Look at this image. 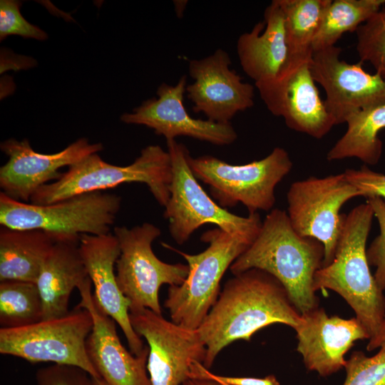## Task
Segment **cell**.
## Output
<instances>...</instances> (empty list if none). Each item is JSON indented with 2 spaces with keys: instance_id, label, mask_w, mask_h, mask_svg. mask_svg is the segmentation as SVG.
I'll return each instance as SVG.
<instances>
[{
  "instance_id": "1",
  "label": "cell",
  "mask_w": 385,
  "mask_h": 385,
  "mask_svg": "<svg viewBox=\"0 0 385 385\" xmlns=\"http://www.w3.org/2000/svg\"><path fill=\"white\" fill-rule=\"evenodd\" d=\"M299 318L274 277L258 269L235 274L197 329L206 347L203 366L210 368L218 354L236 340L250 342L255 332L274 324L294 329Z\"/></svg>"
},
{
  "instance_id": "2",
  "label": "cell",
  "mask_w": 385,
  "mask_h": 385,
  "mask_svg": "<svg viewBox=\"0 0 385 385\" xmlns=\"http://www.w3.org/2000/svg\"><path fill=\"white\" fill-rule=\"evenodd\" d=\"M324 247L293 229L286 211L273 209L251 245L231 265L233 275L258 269L274 277L299 314L317 307L314 277L322 267Z\"/></svg>"
},
{
  "instance_id": "3",
  "label": "cell",
  "mask_w": 385,
  "mask_h": 385,
  "mask_svg": "<svg viewBox=\"0 0 385 385\" xmlns=\"http://www.w3.org/2000/svg\"><path fill=\"white\" fill-rule=\"evenodd\" d=\"M374 217L366 202L344 215L334 259L316 272L313 283L315 292L328 289L344 299L369 339L377 334L385 316V297L371 273L366 256Z\"/></svg>"
},
{
  "instance_id": "4",
  "label": "cell",
  "mask_w": 385,
  "mask_h": 385,
  "mask_svg": "<svg viewBox=\"0 0 385 385\" xmlns=\"http://www.w3.org/2000/svg\"><path fill=\"white\" fill-rule=\"evenodd\" d=\"M173 168L169 153L160 145L144 148L130 165L118 166L93 153L68 167L61 178L46 184L31 196L30 202L45 205L71 197L103 191L126 183L145 184L155 200L165 206L170 198Z\"/></svg>"
},
{
  "instance_id": "5",
  "label": "cell",
  "mask_w": 385,
  "mask_h": 385,
  "mask_svg": "<svg viewBox=\"0 0 385 385\" xmlns=\"http://www.w3.org/2000/svg\"><path fill=\"white\" fill-rule=\"evenodd\" d=\"M200 239L209 245L195 255L163 245L183 256L189 267L185 282L169 287L164 306L172 322L192 329L200 327L216 302L226 270L256 238L215 227L204 232Z\"/></svg>"
},
{
  "instance_id": "6",
  "label": "cell",
  "mask_w": 385,
  "mask_h": 385,
  "mask_svg": "<svg viewBox=\"0 0 385 385\" xmlns=\"http://www.w3.org/2000/svg\"><path fill=\"white\" fill-rule=\"evenodd\" d=\"M122 198L95 191L49 205L20 202L0 192V224L12 229H40L57 237L110 233Z\"/></svg>"
},
{
  "instance_id": "7",
  "label": "cell",
  "mask_w": 385,
  "mask_h": 385,
  "mask_svg": "<svg viewBox=\"0 0 385 385\" xmlns=\"http://www.w3.org/2000/svg\"><path fill=\"white\" fill-rule=\"evenodd\" d=\"M171 158L173 179L170 198L163 216L169 232L178 245L187 242L202 225L212 223L229 232L256 238L262 221L258 212L241 217L216 203L202 189L188 163L187 147L175 140L167 141Z\"/></svg>"
},
{
  "instance_id": "8",
  "label": "cell",
  "mask_w": 385,
  "mask_h": 385,
  "mask_svg": "<svg viewBox=\"0 0 385 385\" xmlns=\"http://www.w3.org/2000/svg\"><path fill=\"white\" fill-rule=\"evenodd\" d=\"M188 163L195 177L209 185L211 195L221 207L242 203L249 214L273 207L274 189L292 168L289 153L280 147L260 160L244 165L229 164L212 155H189Z\"/></svg>"
},
{
  "instance_id": "9",
  "label": "cell",
  "mask_w": 385,
  "mask_h": 385,
  "mask_svg": "<svg viewBox=\"0 0 385 385\" xmlns=\"http://www.w3.org/2000/svg\"><path fill=\"white\" fill-rule=\"evenodd\" d=\"M93 325L90 312L77 305L59 318L24 327L1 328L0 353L31 363L75 366L92 378H101L86 351V340Z\"/></svg>"
},
{
  "instance_id": "10",
  "label": "cell",
  "mask_w": 385,
  "mask_h": 385,
  "mask_svg": "<svg viewBox=\"0 0 385 385\" xmlns=\"http://www.w3.org/2000/svg\"><path fill=\"white\" fill-rule=\"evenodd\" d=\"M161 234L160 228L149 222L128 228L115 226L120 253L116 261V280L123 294L130 300V309L148 308L161 314L160 287L179 286L187 278L188 265L169 264L158 259L152 248Z\"/></svg>"
},
{
  "instance_id": "11",
  "label": "cell",
  "mask_w": 385,
  "mask_h": 385,
  "mask_svg": "<svg viewBox=\"0 0 385 385\" xmlns=\"http://www.w3.org/2000/svg\"><path fill=\"white\" fill-rule=\"evenodd\" d=\"M358 196L361 192L344 173L324 178L312 176L290 185L287 194L289 222L297 234L322 244V267L334 257L344 217L340 209Z\"/></svg>"
},
{
  "instance_id": "12",
  "label": "cell",
  "mask_w": 385,
  "mask_h": 385,
  "mask_svg": "<svg viewBox=\"0 0 385 385\" xmlns=\"http://www.w3.org/2000/svg\"><path fill=\"white\" fill-rule=\"evenodd\" d=\"M134 331L149 346L147 369L152 385H181L193 361L203 364L206 347L196 329L168 321L150 309H130Z\"/></svg>"
},
{
  "instance_id": "13",
  "label": "cell",
  "mask_w": 385,
  "mask_h": 385,
  "mask_svg": "<svg viewBox=\"0 0 385 385\" xmlns=\"http://www.w3.org/2000/svg\"><path fill=\"white\" fill-rule=\"evenodd\" d=\"M312 54L291 55L277 80L257 88L270 112L282 117L288 128L321 139L335 123L312 77Z\"/></svg>"
},
{
  "instance_id": "14",
  "label": "cell",
  "mask_w": 385,
  "mask_h": 385,
  "mask_svg": "<svg viewBox=\"0 0 385 385\" xmlns=\"http://www.w3.org/2000/svg\"><path fill=\"white\" fill-rule=\"evenodd\" d=\"M342 48L333 46L312 51L310 69L315 82L326 93L324 101L335 125L344 123L353 114L385 103V78L370 74L361 63L340 59Z\"/></svg>"
},
{
  "instance_id": "15",
  "label": "cell",
  "mask_w": 385,
  "mask_h": 385,
  "mask_svg": "<svg viewBox=\"0 0 385 385\" xmlns=\"http://www.w3.org/2000/svg\"><path fill=\"white\" fill-rule=\"evenodd\" d=\"M231 63L222 48L189 61L188 72L194 82L187 85V96L195 113H202L215 123H230L237 113L254 106V86L230 68Z\"/></svg>"
},
{
  "instance_id": "16",
  "label": "cell",
  "mask_w": 385,
  "mask_h": 385,
  "mask_svg": "<svg viewBox=\"0 0 385 385\" xmlns=\"http://www.w3.org/2000/svg\"><path fill=\"white\" fill-rule=\"evenodd\" d=\"M0 148L9 158L0 168L1 192L11 199L28 202L41 186L61 178L59 169L98 153L103 146L82 138L60 152L43 154L35 151L27 139L11 138L1 142Z\"/></svg>"
},
{
  "instance_id": "17",
  "label": "cell",
  "mask_w": 385,
  "mask_h": 385,
  "mask_svg": "<svg viewBox=\"0 0 385 385\" xmlns=\"http://www.w3.org/2000/svg\"><path fill=\"white\" fill-rule=\"evenodd\" d=\"M187 77L183 76L175 86L163 83L157 90L158 98L142 103L132 113H125L120 120L127 124L143 125L163 135L166 141L178 136H188L216 145H227L237 138L231 123L222 124L207 119L192 117L185 108L183 98Z\"/></svg>"
},
{
  "instance_id": "18",
  "label": "cell",
  "mask_w": 385,
  "mask_h": 385,
  "mask_svg": "<svg viewBox=\"0 0 385 385\" xmlns=\"http://www.w3.org/2000/svg\"><path fill=\"white\" fill-rule=\"evenodd\" d=\"M88 277L78 289V307L87 309L93 319V329L86 340L88 356L99 376L110 385H152L147 374L149 346L139 355L129 352L121 344L116 322L97 306Z\"/></svg>"
},
{
  "instance_id": "19",
  "label": "cell",
  "mask_w": 385,
  "mask_h": 385,
  "mask_svg": "<svg viewBox=\"0 0 385 385\" xmlns=\"http://www.w3.org/2000/svg\"><path fill=\"white\" fill-rule=\"evenodd\" d=\"M297 338V351L308 370L322 376L344 368V356L356 341L369 339V335L356 317H329L317 307L300 314L294 328Z\"/></svg>"
},
{
  "instance_id": "20",
  "label": "cell",
  "mask_w": 385,
  "mask_h": 385,
  "mask_svg": "<svg viewBox=\"0 0 385 385\" xmlns=\"http://www.w3.org/2000/svg\"><path fill=\"white\" fill-rule=\"evenodd\" d=\"M79 250L94 286L93 296L97 306L119 325L131 353L139 355L145 346L143 340L131 325L129 317L131 304L120 291L114 272L120 253L117 238L111 233L102 235L82 234Z\"/></svg>"
},
{
  "instance_id": "21",
  "label": "cell",
  "mask_w": 385,
  "mask_h": 385,
  "mask_svg": "<svg viewBox=\"0 0 385 385\" xmlns=\"http://www.w3.org/2000/svg\"><path fill=\"white\" fill-rule=\"evenodd\" d=\"M237 53L244 72L260 87L272 83L287 66L290 53L282 11L273 0L265 9L264 21L241 34Z\"/></svg>"
},
{
  "instance_id": "22",
  "label": "cell",
  "mask_w": 385,
  "mask_h": 385,
  "mask_svg": "<svg viewBox=\"0 0 385 385\" xmlns=\"http://www.w3.org/2000/svg\"><path fill=\"white\" fill-rule=\"evenodd\" d=\"M80 237H58L41 267L36 284L41 299L42 320L67 314L73 290L89 277L80 253Z\"/></svg>"
},
{
  "instance_id": "23",
  "label": "cell",
  "mask_w": 385,
  "mask_h": 385,
  "mask_svg": "<svg viewBox=\"0 0 385 385\" xmlns=\"http://www.w3.org/2000/svg\"><path fill=\"white\" fill-rule=\"evenodd\" d=\"M57 237L40 229H12L1 225L0 282L36 284Z\"/></svg>"
},
{
  "instance_id": "24",
  "label": "cell",
  "mask_w": 385,
  "mask_h": 385,
  "mask_svg": "<svg viewBox=\"0 0 385 385\" xmlns=\"http://www.w3.org/2000/svg\"><path fill=\"white\" fill-rule=\"evenodd\" d=\"M346 123L345 133L329 150L327 159L356 158L365 165H376L383 151L379 133L385 128V103L356 112Z\"/></svg>"
},
{
  "instance_id": "25",
  "label": "cell",
  "mask_w": 385,
  "mask_h": 385,
  "mask_svg": "<svg viewBox=\"0 0 385 385\" xmlns=\"http://www.w3.org/2000/svg\"><path fill=\"white\" fill-rule=\"evenodd\" d=\"M284 16L290 55L312 52L313 41L332 0H277Z\"/></svg>"
},
{
  "instance_id": "26",
  "label": "cell",
  "mask_w": 385,
  "mask_h": 385,
  "mask_svg": "<svg viewBox=\"0 0 385 385\" xmlns=\"http://www.w3.org/2000/svg\"><path fill=\"white\" fill-rule=\"evenodd\" d=\"M385 4V0L332 1L313 41L312 51L335 46L348 31H356Z\"/></svg>"
},
{
  "instance_id": "27",
  "label": "cell",
  "mask_w": 385,
  "mask_h": 385,
  "mask_svg": "<svg viewBox=\"0 0 385 385\" xmlns=\"http://www.w3.org/2000/svg\"><path fill=\"white\" fill-rule=\"evenodd\" d=\"M42 320V304L36 284L0 282L1 328H19Z\"/></svg>"
},
{
  "instance_id": "28",
  "label": "cell",
  "mask_w": 385,
  "mask_h": 385,
  "mask_svg": "<svg viewBox=\"0 0 385 385\" xmlns=\"http://www.w3.org/2000/svg\"><path fill=\"white\" fill-rule=\"evenodd\" d=\"M355 32L361 62L370 63L385 78V9L373 14Z\"/></svg>"
},
{
  "instance_id": "29",
  "label": "cell",
  "mask_w": 385,
  "mask_h": 385,
  "mask_svg": "<svg viewBox=\"0 0 385 385\" xmlns=\"http://www.w3.org/2000/svg\"><path fill=\"white\" fill-rule=\"evenodd\" d=\"M343 385H385V349L371 356L354 351L346 362Z\"/></svg>"
},
{
  "instance_id": "30",
  "label": "cell",
  "mask_w": 385,
  "mask_h": 385,
  "mask_svg": "<svg viewBox=\"0 0 385 385\" xmlns=\"http://www.w3.org/2000/svg\"><path fill=\"white\" fill-rule=\"evenodd\" d=\"M21 2L16 0L0 1V39L10 35L45 40L48 36L38 26L29 23L20 12Z\"/></svg>"
},
{
  "instance_id": "31",
  "label": "cell",
  "mask_w": 385,
  "mask_h": 385,
  "mask_svg": "<svg viewBox=\"0 0 385 385\" xmlns=\"http://www.w3.org/2000/svg\"><path fill=\"white\" fill-rule=\"evenodd\" d=\"M377 219L379 234L374 239L366 250L369 264L376 268L374 277L381 291H385V201L377 196L366 197Z\"/></svg>"
},
{
  "instance_id": "32",
  "label": "cell",
  "mask_w": 385,
  "mask_h": 385,
  "mask_svg": "<svg viewBox=\"0 0 385 385\" xmlns=\"http://www.w3.org/2000/svg\"><path fill=\"white\" fill-rule=\"evenodd\" d=\"M36 380L37 385H92V377L85 370L56 364L39 369Z\"/></svg>"
},
{
  "instance_id": "33",
  "label": "cell",
  "mask_w": 385,
  "mask_h": 385,
  "mask_svg": "<svg viewBox=\"0 0 385 385\" xmlns=\"http://www.w3.org/2000/svg\"><path fill=\"white\" fill-rule=\"evenodd\" d=\"M344 173L362 197L377 196L385 199V174L373 171L366 165L359 169H346Z\"/></svg>"
},
{
  "instance_id": "34",
  "label": "cell",
  "mask_w": 385,
  "mask_h": 385,
  "mask_svg": "<svg viewBox=\"0 0 385 385\" xmlns=\"http://www.w3.org/2000/svg\"><path fill=\"white\" fill-rule=\"evenodd\" d=\"M190 379L220 380L230 385H280L274 375L264 378L218 376L209 371L202 363L197 361H193L191 364Z\"/></svg>"
},
{
  "instance_id": "35",
  "label": "cell",
  "mask_w": 385,
  "mask_h": 385,
  "mask_svg": "<svg viewBox=\"0 0 385 385\" xmlns=\"http://www.w3.org/2000/svg\"><path fill=\"white\" fill-rule=\"evenodd\" d=\"M385 349V316L377 334L369 339L366 349L369 351L375 349Z\"/></svg>"
},
{
  "instance_id": "36",
  "label": "cell",
  "mask_w": 385,
  "mask_h": 385,
  "mask_svg": "<svg viewBox=\"0 0 385 385\" xmlns=\"http://www.w3.org/2000/svg\"><path fill=\"white\" fill-rule=\"evenodd\" d=\"M181 385H221L217 381L212 379H189Z\"/></svg>"
},
{
  "instance_id": "37",
  "label": "cell",
  "mask_w": 385,
  "mask_h": 385,
  "mask_svg": "<svg viewBox=\"0 0 385 385\" xmlns=\"http://www.w3.org/2000/svg\"><path fill=\"white\" fill-rule=\"evenodd\" d=\"M92 385H110L101 378H92Z\"/></svg>"
},
{
  "instance_id": "38",
  "label": "cell",
  "mask_w": 385,
  "mask_h": 385,
  "mask_svg": "<svg viewBox=\"0 0 385 385\" xmlns=\"http://www.w3.org/2000/svg\"><path fill=\"white\" fill-rule=\"evenodd\" d=\"M215 381H217V382L220 383L221 385H230V384H227V383H225V382H224V381H220V380H215Z\"/></svg>"
}]
</instances>
